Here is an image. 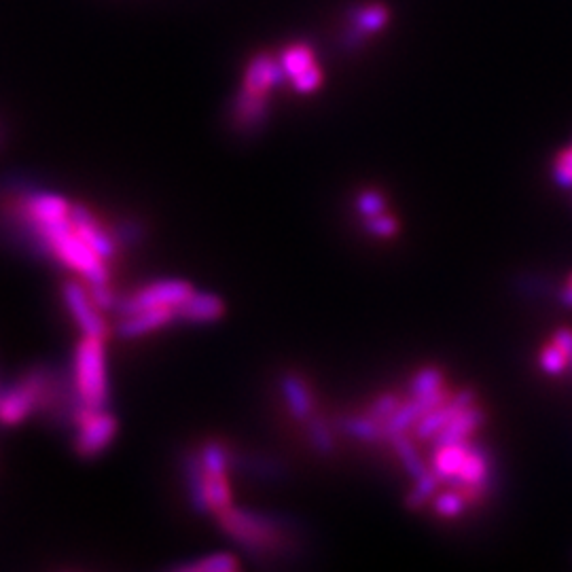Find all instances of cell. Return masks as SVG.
<instances>
[{
  "label": "cell",
  "mask_w": 572,
  "mask_h": 572,
  "mask_svg": "<svg viewBox=\"0 0 572 572\" xmlns=\"http://www.w3.org/2000/svg\"><path fill=\"white\" fill-rule=\"evenodd\" d=\"M356 210H359L361 217H375V214H382L386 212V198L375 189H365L359 195H356V202H354Z\"/></svg>",
  "instance_id": "28"
},
{
  "label": "cell",
  "mask_w": 572,
  "mask_h": 572,
  "mask_svg": "<svg viewBox=\"0 0 572 572\" xmlns=\"http://www.w3.org/2000/svg\"><path fill=\"white\" fill-rule=\"evenodd\" d=\"M267 96L250 94L246 89L236 96L234 106H231V115H234L236 128L242 132H253L263 128V123L267 121Z\"/></svg>",
  "instance_id": "13"
},
{
  "label": "cell",
  "mask_w": 572,
  "mask_h": 572,
  "mask_svg": "<svg viewBox=\"0 0 572 572\" xmlns=\"http://www.w3.org/2000/svg\"><path fill=\"white\" fill-rule=\"evenodd\" d=\"M174 316V308H149L138 310L128 316H121L117 323V335L123 339H136L142 335H149L157 329L170 325Z\"/></svg>",
  "instance_id": "12"
},
{
  "label": "cell",
  "mask_w": 572,
  "mask_h": 572,
  "mask_svg": "<svg viewBox=\"0 0 572 572\" xmlns=\"http://www.w3.org/2000/svg\"><path fill=\"white\" fill-rule=\"evenodd\" d=\"M174 570L178 572H236L240 570V562L231 553H212L200 562H187L176 564Z\"/></svg>",
  "instance_id": "22"
},
{
  "label": "cell",
  "mask_w": 572,
  "mask_h": 572,
  "mask_svg": "<svg viewBox=\"0 0 572 572\" xmlns=\"http://www.w3.org/2000/svg\"><path fill=\"white\" fill-rule=\"evenodd\" d=\"M183 469H185V481H187V492L191 507L206 515L212 511L210 500H208V488H206V471L202 458L198 454H185L183 458Z\"/></svg>",
  "instance_id": "14"
},
{
  "label": "cell",
  "mask_w": 572,
  "mask_h": 572,
  "mask_svg": "<svg viewBox=\"0 0 572 572\" xmlns=\"http://www.w3.org/2000/svg\"><path fill=\"white\" fill-rule=\"evenodd\" d=\"M390 441H392V448H395V452L399 454V458L403 462V469L407 471V475L411 479H418L420 475H424L428 471L424 460L420 458V454L416 450L414 439L407 437V435H397L395 439H390Z\"/></svg>",
  "instance_id": "21"
},
{
  "label": "cell",
  "mask_w": 572,
  "mask_h": 572,
  "mask_svg": "<svg viewBox=\"0 0 572 572\" xmlns=\"http://www.w3.org/2000/svg\"><path fill=\"white\" fill-rule=\"evenodd\" d=\"M75 392L81 409H106L109 375H106L104 339L85 337L75 352Z\"/></svg>",
  "instance_id": "2"
},
{
  "label": "cell",
  "mask_w": 572,
  "mask_h": 572,
  "mask_svg": "<svg viewBox=\"0 0 572 572\" xmlns=\"http://www.w3.org/2000/svg\"><path fill=\"white\" fill-rule=\"evenodd\" d=\"M365 229H367V234L373 238L388 240V238L397 236L399 221L395 217H390V214L382 212V214H375V217H369L365 221Z\"/></svg>",
  "instance_id": "26"
},
{
  "label": "cell",
  "mask_w": 572,
  "mask_h": 572,
  "mask_svg": "<svg viewBox=\"0 0 572 572\" xmlns=\"http://www.w3.org/2000/svg\"><path fill=\"white\" fill-rule=\"evenodd\" d=\"M75 450L79 456L94 458L113 443L117 435V418L106 409H79Z\"/></svg>",
  "instance_id": "5"
},
{
  "label": "cell",
  "mask_w": 572,
  "mask_h": 572,
  "mask_svg": "<svg viewBox=\"0 0 572 572\" xmlns=\"http://www.w3.org/2000/svg\"><path fill=\"white\" fill-rule=\"evenodd\" d=\"M452 395L445 388H439L437 392H431V395H422V397H411L409 401L401 403V407L392 414L386 422H384V437L386 439H395L397 435H405L407 431H411L431 409H435L437 405L448 401Z\"/></svg>",
  "instance_id": "7"
},
{
  "label": "cell",
  "mask_w": 572,
  "mask_h": 572,
  "mask_svg": "<svg viewBox=\"0 0 572 572\" xmlns=\"http://www.w3.org/2000/svg\"><path fill=\"white\" fill-rule=\"evenodd\" d=\"M433 507L441 517H458L464 511V507H467V500H464L460 492L448 490L435 498Z\"/></svg>",
  "instance_id": "29"
},
{
  "label": "cell",
  "mask_w": 572,
  "mask_h": 572,
  "mask_svg": "<svg viewBox=\"0 0 572 572\" xmlns=\"http://www.w3.org/2000/svg\"><path fill=\"white\" fill-rule=\"evenodd\" d=\"M280 64H282V68H284L286 79L291 81L293 77H297L299 73H303V70H308L310 66H314V64H316V58H314V51H312L310 45L297 43V45H291L289 49L282 51Z\"/></svg>",
  "instance_id": "20"
},
{
  "label": "cell",
  "mask_w": 572,
  "mask_h": 572,
  "mask_svg": "<svg viewBox=\"0 0 572 572\" xmlns=\"http://www.w3.org/2000/svg\"><path fill=\"white\" fill-rule=\"evenodd\" d=\"M553 181L562 189L572 187V147L564 149L553 162Z\"/></svg>",
  "instance_id": "31"
},
{
  "label": "cell",
  "mask_w": 572,
  "mask_h": 572,
  "mask_svg": "<svg viewBox=\"0 0 572 572\" xmlns=\"http://www.w3.org/2000/svg\"><path fill=\"white\" fill-rule=\"evenodd\" d=\"M53 386L56 382L47 371L34 369L11 384V388L0 390V424L15 426L45 407L51 401Z\"/></svg>",
  "instance_id": "3"
},
{
  "label": "cell",
  "mask_w": 572,
  "mask_h": 572,
  "mask_svg": "<svg viewBox=\"0 0 572 572\" xmlns=\"http://www.w3.org/2000/svg\"><path fill=\"white\" fill-rule=\"evenodd\" d=\"M195 289L187 280H157L147 286H142L136 293L117 301L119 316H128L138 310L149 308H176L183 303Z\"/></svg>",
  "instance_id": "4"
},
{
  "label": "cell",
  "mask_w": 572,
  "mask_h": 572,
  "mask_svg": "<svg viewBox=\"0 0 572 572\" xmlns=\"http://www.w3.org/2000/svg\"><path fill=\"white\" fill-rule=\"evenodd\" d=\"M282 395L286 401V407H289L291 416L295 420H306L314 414V399L312 392L308 388V384L303 382L297 373H286L282 382Z\"/></svg>",
  "instance_id": "16"
},
{
  "label": "cell",
  "mask_w": 572,
  "mask_h": 572,
  "mask_svg": "<svg viewBox=\"0 0 572 572\" xmlns=\"http://www.w3.org/2000/svg\"><path fill=\"white\" fill-rule=\"evenodd\" d=\"M539 363L547 375H562L568 369V359H566L564 350L553 342L541 350Z\"/></svg>",
  "instance_id": "27"
},
{
  "label": "cell",
  "mask_w": 572,
  "mask_h": 572,
  "mask_svg": "<svg viewBox=\"0 0 572 572\" xmlns=\"http://www.w3.org/2000/svg\"><path fill=\"white\" fill-rule=\"evenodd\" d=\"M568 282H572V274H570V278H568Z\"/></svg>",
  "instance_id": "37"
},
{
  "label": "cell",
  "mask_w": 572,
  "mask_h": 572,
  "mask_svg": "<svg viewBox=\"0 0 572 572\" xmlns=\"http://www.w3.org/2000/svg\"><path fill=\"white\" fill-rule=\"evenodd\" d=\"M284 79L286 75L280 60H274L272 56H267V53H259V56L248 62L242 89H246L250 94L267 96V92H270L272 87H278Z\"/></svg>",
  "instance_id": "11"
},
{
  "label": "cell",
  "mask_w": 572,
  "mask_h": 572,
  "mask_svg": "<svg viewBox=\"0 0 572 572\" xmlns=\"http://www.w3.org/2000/svg\"><path fill=\"white\" fill-rule=\"evenodd\" d=\"M439 388H443V371L439 367L420 369L414 378H411V384H409L411 397L431 395V392H437Z\"/></svg>",
  "instance_id": "25"
},
{
  "label": "cell",
  "mask_w": 572,
  "mask_h": 572,
  "mask_svg": "<svg viewBox=\"0 0 572 572\" xmlns=\"http://www.w3.org/2000/svg\"><path fill=\"white\" fill-rule=\"evenodd\" d=\"M342 431L354 439L365 441V443H375V441L386 439L384 437V424L380 420L371 418L369 414L346 418L342 422Z\"/></svg>",
  "instance_id": "19"
},
{
  "label": "cell",
  "mask_w": 572,
  "mask_h": 572,
  "mask_svg": "<svg viewBox=\"0 0 572 572\" xmlns=\"http://www.w3.org/2000/svg\"><path fill=\"white\" fill-rule=\"evenodd\" d=\"M484 420H486V414L477 405L467 407L464 411H460V414L435 437V448H441V445H450V443L469 441V437L481 424H484Z\"/></svg>",
  "instance_id": "15"
},
{
  "label": "cell",
  "mask_w": 572,
  "mask_h": 572,
  "mask_svg": "<svg viewBox=\"0 0 572 572\" xmlns=\"http://www.w3.org/2000/svg\"><path fill=\"white\" fill-rule=\"evenodd\" d=\"M70 221H73L75 229L79 231V236L89 246H92L104 261L113 259L115 250H117V240L113 236V231L104 229L94 214L89 212L87 206L73 204V208H70Z\"/></svg>",
  "instance_id": "8"
},
{
  "label": "cell",
  "mask_w": 572,
  "mask_h": 572,
  "mask_svg": "<svg viewBox=\"0 0 572 572\" xmlns=\"http://www.w3.org/2000/svg\"><path fill=\"white\" fill-rule=\"evenodd\" d=\"M401 407V399H399V395H395V392H386V395H382V397H378L375 399L373 403H371V407L367 409V414L371 416V418H375V420H380L382 424L395 414V411Z\"/></svg>",
  "instance_id": "30"
},
{
  "label": "cell",
  "mask_w": 572,
  "mask_h": 572,
  "mask_svg": "<svg viewBox=\"0 0 572 572\" xmlns=\"http://www.w3.org/2000/svg\"><path fill=\"white\" fill-rule=\"evenodd\" d=\"M308 437L312 448L320 454V456H329L335 450V439L331 433V424L320 418V416H310L308 418Z\"/></svg>",
  "instance_id": "24"
},
{
  "label": "cell",
  "mask_w": 572,
  "mask_h": 572,
  "mask_svg": "<svg viewBox=\"0 0 572 572\" xmlns=\"http://www.w3.org/2000/svg\"><path fill=\"white\" fill-rule=\"evenodd\" d=\"M388 17H390L388 7L380 5V3L365 5V7H354L350 11V20H352L354 28L363 30L365 34L380 32L388 24Z\"/></svg>",
  "instance_id": "18"
},
{
  "label": "cell",
  "mask_w": 572,
  "mask_h": 572,
  "mask_svg": "<svg viewBox=\"0 0 572 572\" xmlns=\"http://www.w3.org/2000/svg\"><path fill=\"white\" fill-rule=\"evenodd\" d=\"M568 369H570V373H572V352L568 354Z\"/></svg>",
  "instance_id": "36"
},
{
  "label": "cell",
  "mask_w": 572,
  "mask_h": 572,
  "mask_svg": "<svg viewBox=\"0 0 572 572\" xmlns=\"http://www.w3.org/2000/svg\"><path fill=\"white\" fill-rule=\"evenodd\" d=\"M293 83V89L299 94H312L314 89L320 87V83H323V73H320V68L314 64L310 66L308 70H303V73H299L297 77L291 79Z\"/></svg>",
  "instance_id": "32"
},
{
  "label": "cell",
  "mask_w": 572,
  "mask_h": 572,
  "mask_svg": "<svg viewBox=\"0 0 572 572\" xmlns=\"http://www.w3.org/2000/svg\"><path fill=\"white\" fill-rule=\"evenodd\" d=\"M469 445H471L469 441H460V443H450V445H441V448H435L433 471L437 473V477L441 481H450V479L458 477L464 460H467Z\"/></svg>",
  "instance_id": "17"
},
{
  "label": "cell",
  "mask_w": 572,
  "mask_h": 572,
  "mask_svg": "<svg viewBox=\"0 0 572 572\" xmlns=\"http://www.w3.org/2000/svg\"><path fill=\"white\" fill-rule=\"evenodd\" d=\"M174 316L176 320H181V323L191 325L217 323V320L225 316V303L219 295L193 291L183 303H178L174 308Z\"/></svg>",
  "instance_id": "10"
},
{
  "label": "cell",
  "mask_w": 572,
  "mask_h": 572,
  "mask_svg": "<svg viewBox=\"0 0 572 572\" xmlns=\"http://www.w3.org/2000/svg\"><path fill=\"white\" fill-rule=\"evenodd\" d=\"M250 473H255L259 477H280L282 464L274 458H255L250 460Z\"/></svg>",
  "instance_id": "34"
},
{
  "label": "cell",
  "mask_w": 572,
  "mask_h": 572,
  "mask_svg": "<svg viewBox=\"0 0 572 572\" xmlns=\"http://www.w3.org/2000/svg\"><path fill=\"white\" fill-rule=\"evenodd\" d=\"M113 236H115L117 244L134 246L142 240V236H145V231H142V225L138 221H121L115 225Z\"/></svg>",
  "instance_id": "33"
},
{
  "label": "cell",
  "mask_w": 572,
  "mask_h": 572,
  "mask_svg": "<svg viewBox=\"0 0 572 572\" xmlns=\"http://www.w3.org/2000/svg\"><path fill=\"white\" fill-rule=\"evenodd\" d=\"M439 477L435 471H426L424 475H420L418 479H414V488L407 494L405 505L409 509H422L424 505H428L433 500L437 486H439Z\"/></svg>",
  "instance_id": "23"
},
{
  "label": "cell",
  "mask_w": 572,
  "mask_h": 572,
  "mask_svg": "<svg viewBox=\"0 0 572 572\" xmlns=\"http://www.w3.org/2000/svg\"><path fill=\"white\" fill-rule=\"evenodd\" d=\"M475 405V392L473 390H462L458 395L450 397L445 403L437 405L435 409L428 411V414L414 426L418 439H435L445 426H448L460 411Z\"/></svg>",
  "instance_id": "9"
},
{
  "label": "cell",
  "mask_w": 572,
  "mask_h": 572,
  "mask_svg": "<svg viewBox=\"0 0 572 572\" xmlns=\"http://www.w3.org/2000/svg\"><path fill=\"white\" fill-rule=\"evenodd\" d=\"M221 528L250 556H278L289 547V526L282 517L227 507L217 513Z\"/></svg>",
  "instance_id": "1"
},
{
  "label": "cell",
  "mask_w": 572,
  "mask_h": 572,
  "mask_svg": "<svg viewBox=\"0 0 572 572\" xmlns=\"http://www.w3.org/2000/svg\"><path fill=\"white\" fill-rule=\"evenodd\" d=\"M558 297H560V303L564 308H572V282H568L564 289H560Z\"/></svg>",
  "instance_id": "35"
},
{
  "label": "cell",
  "mask_w": 572,
  "mask_h": 572,
  "mask_svg": "<svg viewBox=\"0 0 572 572\" xmlns=\"http://www.w3.org/2000/svg\"><path fill=\"white\" fill-rule=\"evenodd\" d=\"M62 297L70 316H73L79 331L85 337L106 339V335H109V325H106V320L102 318V310L96 306L87 284H81L77 280L64 282Z\"/></svg>",
  "instance_id": "6"
}]
</instances>
